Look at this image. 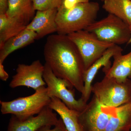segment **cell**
Listing matches in <instances>:
<instances>
[{
  "label": "cell",
  "instance_id": "6da1fadb",
  "mask_svg": "<svg viewBox=\"0 0 131 131\" xmlns=\"http://www.w3.org/2000/svg\"><path fill=\"white\" fill-rule=\"evenodd\" d=\"M45 63L59 78L67 81L82 94L85 69L78 49L67 35L52 34L47 37L43 51Z\"/></svg>",
  "mask_w": 131,
  "mask_h": 131
},
{
  "label": "cell",
  "instance_id": "7a4b0ae2",
  "mask_svg": "<svg viewBox=\"0 0 131 131\" xmlns=\"http://www.w3.org/2000/svg\"><path fill=\"white\" fill-rule=\"evenodd\" d=\"M100 6L93 2L80 3L69 9L58 10L57 34L68 35L85 30L96 21Z\"/></svg>",
  "mask_w": 131,
  "mask_h": 131
},
{
  "label": "cell",
  "instance_id": "3957f363",
  "mask_svg": "<svg viewBox=\"0 0 131 131\" xmlns=\"http://www.w3.org/2000/svg\"><path fill=\"white\" fill-rule=\"evenodd\" d=\"M91 93L103 106L115 108L131 102V80L119 81L105 76L92 85Z\"/></svg>",
  "mask_w": 131,
  "mask_h": 131
},
{
  "label": "cell",
  "instance_id": "277c9868",
  "mask_svg": "<svg viewBox=\"0 0 131 131\" xmlns=\"http://www.w3.org/2000/svg\"><path fill=\"white\" fill-rule=\"evenodd\" d=\"M50 101L47 87H42L31 95L10 101H0L1 112L2 114H12L23 120L38 114L49 106Z\"/></svg>",
  "mask_w": 131,
  "mask_h": 131
},
{
  "label": "cell",
  "instance_id": "5b68a950",
  "mask_svg": "<svg viewBox=\"0 0 131 131\" xmlns=\"http://www.w3.org/2000/svg\"><path fill=\"white\" fill-rule=\"evenodd\" d=\"M85 30L93 33L102 41L117 45L127 44L131 37L129 25L109 14L95 21Z\"/></svg>",
  "mask_w": 131,
  "mask_h": 131
},
{
  "label": "cell",
  "instance_id": "8992f818",
  "mask_svg": "<svg viewBox=\"0 0 131 131\" xmlns=\"http://www.w3.org/2000/svg\"><path fill=\"white\" fill-rule=\"evenodd\" d=\"M67 35L78 49L85 70L100 58L107 49L115 45L102 41L93 33L86 30Z\"/></svg>",
  "mask_w": 131,
  "mask_h": 131
},
{
  "label": "cell",
  "instance_id": "52a82bcc",
  "mask_svg": "<svg viewBox=\"0 0 131 131\" xmlns=\"http://www.w3.org/2000/svg\"><path fill=\"white\" fill-rule=\"evenodd\" d=\"M44 66L43 77L47 86L49 96L60 99L70 109L80 112H82L88 103L81 98L77 100L73 86L66 80L57 77L47 64L45 63Z\"/></svg>",
  "mask_w": 131,
  "mask_h": 131
},
{
  "label": "cell",
  "instance_id": "ba28073f",
  "mask_svg": "<svg viewBox=\"0 0 131 131\" xmlns=\"http://www.w3.org/2000/svg\"><path fill=\"white\" fill-rule=\"evenodd\" d=\"M114 109L103 106L93 96L79 114V121L83 131H105Z\"/></svg>",
  "mask_w": 131,
  "mask_h": 131
},
{
  "label": "cell",
  "instance_id": "9c48e42d",
  "mask_svg": "<svg viewBox=\"0 0 131 131\" xmlns=\"http://www.w3.org/2000/svg\"><path fill=\"white\" fill-rule=\"evenodd\" d=\"M44 65L39 60L33 61L30 64H19L16 69V73L13 76L9 84L12 88L24 86L34 90L46 85L43 75Z\"/></svg>",
  "mask_w": 131,
  "mask_h": 131
},
{
  "label": "cell",
  "instance_id": "30bf717a",
  "mask_svg": "<svg viewBox=\"0 0 131 131\" xmlns=\"http://www.w3.org/2000/svg\"><path fill=\"white\" fill-rule=\"evenodd\" d=\"M58 119L56 114L47 106L37 116L23 120L12 115L6 131H37L43 126H54Z\"/></svg>",
  "mask_w": 131,
  "mask_h": 131
},
{
  "label": "cell",
  "instance_id": "8fae6325",
  "mask_svg": "<svg viewBox=\"0 0 131 131\" xmlns=\"http://www.w3.org/2000/svg\"><path fill=\"white\" fill-rule=\"evenodd\" d=\"M123 49L119 46L114 45L107 49L102 56L95 61L89 68L84 71L83 80L84 88L81 98L84 102L88 103L91 93L92 82L96 74L101 68L108 69L111 66V58L116 54L122 53Z\"/></svg>",
  "mask_w": 131,
  "mask_h": 131
},
{
  "label": "cell",
  "instance_id": "7c38bea8",
  "mask_svg": "<svg viewBox=\"0 0 131 131\" xmlns=\"http://www.w3.org/2000/svg\"><path fill=\"white\" fill-rule=\"evenodd\" d=\"M58 9L54 8L40 11L37 10L26 28L35 32L37 39L57 31L56 21Z\"/></svg>",
  "mask_w": 131,
  "mask_h": 131
},
{
  "label": "cell",
  "instance_id": "4fadbf2b",
  "mask_svg": "<svg viewBox=\"0 0 131 131\" xmlns=\"http://www.w3.org/2000/svg\"><path fill=\"white\" fill-rule=\"evenodd\" d=\"M37 39L35 32L26 28L21 32L9 39L0 47V62L3 63L12 52L33 43Z\"/></svg>",
  "mask_w": 131,
  "mask_h": 131
},
{
  "label": "cell",
  "instance_id": "5bb4252c",
  "mask_svg": "<svg viewBox=\"0 0 131 131\" xmlns=\"http://www.w3.org/2000/svg\"><path fill=\"white\" fill-rule=\"evenodd\" d=\"M49 106L56 112L69 131H83L79 121L80 112L69 108L58 98H51Z\"/></svg>",
  "mask_w": 131,
  "mask_h": 131
},
{
  "label": "cell",
  "instance_id": "9a60e30c",
  "mask_svg": "<svg viewBox=\"0 0 131 131\" xmlns=\"http://www.w3.org/2000/svg\"><path fill=\"white\" fill-rule=\"evenodd\" d=\"M112 65L103 69L105 76L113 78L119 81H124L131 78V50L128 53L116 54L113 57Z\"/></svg>",
  "mask_w": 131,
  "mask_h": 131
},
{
  "label": "cell",
  "instance_id": "2e32d148",
  "mask_svg": "<svg viewBox=\"0 0 131 131\" xmlns=\"http://www.w3.org/2000/svg\"><path fill=\"white\" fill-rule=\"evenodd\" d=\"M131 102L115 108L105 131L130 130Z\"/></svg>",
  "mask_w": 131,
  "mask_h": 131
},
{
  "label": "cell",
  "instance_id": "e0dca14e",
  "mask_svg": "<svg viewBox=\"0 0 131 131\" xmlns=\"http://www.w3.org/2000/svg\"><path fill=\"white\" fill-rule=\"evenodd\" d=\"M35 11L32 0H8L6 14L28 25L35 16Z\"/></svg>",
  "mask_w": 131,
  "mask_h": 131
},
{
  "label": "cell",
  "instance_id": "ac0fdd59",
  "mask_svg": "<svg viewBox=\"0 0 131 131\" xmlns=\"http://www.w3.org/2000/svg\"><path fill=\"white\" fill-rule=\"evenodd\" d=\"M27 24L6 14H0V47L9 39L26 28Z\"/></svg>",
  "mask_w": 131,
  "mask_h": 131
},
{
  "label": "cell",
  "instance_id": "d6986e66",
  "mask_svg": "<svg viewBox=\"0 0 131 131\" xmlns=\"http://www.w3.org/2000/svg\"><path fill=\"white\" fill-rule=\"evenodd\" d=\"M103 9L119 18L127 25L131 24V0H105Z\"/></svg>",
  "mask_w": 131,
  "mask_h": 131
},
{
  "label": "cell",
  "instance_id": "ffe728a7",
  "mask_svg": "<svg viewBox=\"0 0 131 131\" xmlns=\"http://www.w3.org/2000/svg\"><path fill=\"white\" fill-rule=\"evenodd\" d=\"M62 0H32L35 10H47L57 8L61 5Z\"/></svg>",
  "mask_w": 131,
  "mask_h": 131
},
{
  "label": "cell",
  "instance_id": "44dd1931",
  "mask_svg": "<svg viewBox=\"0 0 131 131\" xmlns=\"http://www.w3.org/2000/svg\"><path fill=\"white\" fill-rule=\"evenodd\" d=\"M90 2V0H62L58 10L69 9L80 3Z\"/></svg>",
  "mask_w": 131,
  "mask_h": 131
},
{
  "label": "cell",
  "instance_id": "7402d4cb",
  "mask_svg": "<svg viewBox=\"0 0 131 131\" xmlns=\"http://www.w3.org/2000/svg\"><path fill=\"white\" fill-rule=\"evenodd\" d=\"M54 126L53 129H51L52 126H43L37 131H69L61 118L59 119L58 122Z\"/></svg>",
  "mask_w": 131,
  "mask_h": 131
},
{
  "label": "cell",
  "instance_id": "603a6c76",
  "mask_svg": "<svg viewBox=\"0 0 131 131\" xmlns=\"http://www.w3.org/2000/svg\"><path fill=\"white\" fill-rule=\"evenodd\" d=\"M9 77V75L5 70L3 63L0 62V79L3 81H7Z\"/></svg>",
  "mask_w": 131,
  "mask_h": 131
},
{
  "label": "cell",
  "instance_id": "cb8c5ba5",
  "mask_svg": "<svg viewBox=\"0 0 131 131\" xmlns=\"http://www.w3.org/2000/svg\"><path fill=\"white\" fill-rule=\"evenodd\" d=\"M8 0H0V14L6 13L8 7Z\"/></svg>",
  "mask_w": 131,
  "mask_h": 131
},
{
  "label": "cell",
  "instance_id": "d4e9b609",
  "mask_svg": "<svg viewBox=\"0 0 131 131\" xmlns=\"http://www.w3.org/2000/svg\"><path fill=\"white\" fill-rule=\"evenodd\" d=\"M129 28H130V31L131 37L130 40H129V42H128V43H127V45H129L130 44H131V24L130 25H129Z\"/></svg>",
  "mask_w": 131,
  "mask_h": 131
},
{
  "label": "cell",
  "instance_id": "484cf974",
  "mask_svg": "<svg viewBox=\"0 0 131 131\" xmlns=\"http://www.w3.org/2000/svg\"><path fill=\"white\" fill-rule=\"evenodd\" d=\"M130 131H131V129H130Z\"/></svg>",
  "mask_w": 131,
  "mask_h": 131
},
{
  "label": "cell",
  "instance_id": "4316f807",
  "mask_svg": "<svg viewBox=\"0 0 131 131\" xmlns=\"http://www.w3.org/2000/svg\"><path fill=\"white\" fill-rule=\"evenodd\" d=\"M130 131L128 130V131Z\"/></svg>",
  "mask_w": 131,
  "mask_h": 131
},
{
  "label": "cell",
  "instance_id": "83f0119b",
  "mask_svg": "<svg viewBox=\"0 0 131 131\" xmlns=\"http://www.w3.org/2000/svg\"><path fill=\"white\" fill-rule=\"evenodd\" d=\"M104 1H105V0H104Z\"/></svg>",
  "mask_w": 131,
  "mask_h": 131
}]
</instances>
